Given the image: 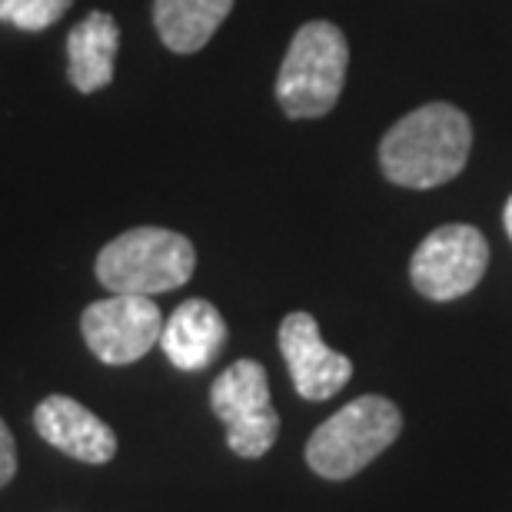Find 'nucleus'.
Returning a JSON list of instances; mask_svg holds the SVG:
<instances>
[{
    "instance_id": "obj_1",
    "label": "nucleus",
    "mask_w": 512,
    "mask_h": 512,
    "mask_svg": "<svg viewBox=\"0 0 512 512\" xmlns=\"http://www.w3.org/2000/svg\"><path fill=\"white\" fill-rule=\"evenodd\" d=\"M473 150V124L459 107L433 100L396 120L380 143V170L389 183L433 190L459 177Z\"/></svg>"
},
{
    "instance_id": "obj_2",
    "label": "nucleus",
    "mask_w": 512,
    "mask_h": 512,
    "mask_svg": "<svg viewBox=\"0 0 512 512\" xmlns=\"http://www.w3.org/2000/svg\"><path fill=\"white\" fill-rule=\"evenodd\" d=\"M350 44L330 20H310L293 34L276 74V104L290 120L326 117L340 104Z\"/></svg>"
},
{
    "instance_id": "obj_3",
    "label": "nucleus",
    "mask_w": 512,
    "mask_h": 512,
    "mask_svg": "<svg viewBox=\"0 0 512 512\" xmlns=\"http://www.w3.org/2000/svg\"><path fill=\"white\" fill-rule=\"evenodd\" d=\"M403 433V413L386 396H356L353 403L313 429L306 443V463L316 476L340 483L363 473Z\"/></svg>"
},
{
    "instance_id": "obj_4",
    "label": "nucleus",
    "mask_w": 512,
    "mask_h": 512,
    "mask_svg": "<svg viewBox=\"0 0 512 512\" xmlns=\"http://www.w3.org/2000/svg\"><path fill=\"white\" fill-rule=\"evenodd\" d=\"M197 270V250L183 233L133 227L97 253V280L110 293L157 296L180 290Z\"/></svg>"
},
{
    "instance_id": "obj_5",
    "label": "nucleus",
    "mask_w": 512,
    "mask_h": 512,
    "mask_svg": "<svg viewBox=\"0 0 512 512\" xmlns=\"http://www.w3.org/2000/svg\"><path fill=\"white\" fill-rule=\"evenodd\" d=\"M210 409L227 426V446L240 459H260L280 436L270 380L256 360H237L210 386Z\"/></svg>"
},
{
    "instance_id": "obj_6",
    "label": "nucleus",
    "mask_w": 512,
    "mask_h": 512,
    "mask_svg": "<svg viewBox=\"0 0 512 512\" xmlns=\"http://www.w3.org/2000/svg\"><path fill=\"white\" fill-rule=\"evenodd\" d=\"M489 266V243L469 223H446L419 243L409 260V280L426 300L449 303L473 293Z\"/></svg>"
},
{
    "instance_id": "obj_7",
    "label": "nucleus",
    "mask_w": 512,
    "mask_h": 512,
    "mask_svg": "<svg viewBox=\"0 0 512 512\" xmlns=\"http://www.w3.org/2000/svg\"><path fill=\"white\" fill-rule=\"evenodd\" d=\"M87 350L107 366H130L160 343L163 313L153 296L110 293L80 316Z\"/></svg>"
},
{
    "instance_id": "obj_8",
    "label": "nucleus",
    "mask_w": 512,
    "mask_h": 512,
    "mask_svg": "<svg viewBox=\"0 0 512 512\" xmlns=\"http://www.w3.org/2000/svg\"><path fill=\"white\" fill-rule=\"evenodd\" d=\"M280 353L286 360V370H290L296 393L303 399H310V403H323V399L336 396L353 376L350 356L330 350V346L323 343L316 320L303 310L283 316Z\"/></svg>"
},
{
    "instance_id": "obj_9",
    "label": "nucleus",
    "mask_w": 512,
    "mask_h": 512,
    "mask_svg": "<svg viewBox=\"0 0 512 512\" xmlns=\"http://www.w3.org/2000/svg\"><path fill=\"white\" fill-rule=\"evenodd\" d=\"M34 429L44 443L60 449L70 459L104 466L117 456V436L97 413L70 396H47L34 409Z\"/></svg>"
},
{
    "instance_id": "obj_10",
    "label": "nucleus",
    "mask_w": 512,
    "mask_h": 512,
    "mask_svg": "<svg viewBox=\"0 0 512 512\" xmlns=\"http://www.w3.org/2000/svg\"><path fill=\"white\" fill-rule=\"evenodd\" d=\"M227 320L210 300H187L163 320L160 346L167 360L183 373H200L213 366V360L227 346Z\"/></svg>"
},
{
    "instance_id": "obj_11",
    "label": "nucleus",
    "mask_w": 512,
    "mask_h": 512,
    "mask_svg": "<svg viewBox=\"0 0 512 512\" xmlns=\"http://www.w3.org/2000/svg\"><path fill=\"white\" fill-rule=\"evenodd\" d=\"M120 27L107 10H94L67 34V77L80 94H97L114 80Z\"/></svg>"
},
{
    "instance_id": "obj_12",
    "label": "nucleus",
    "mask_w": 512,
    "mask_h": 512,
    "mask_svg": "<svg viewBox=\"0 0 512 512\" xmlns=\"http://www.w3.org/2000/svg\"><path fill=\"white\" fill-rule=\"evenodd\" d=\"M233 0H153V27L173 54H197L230 17Z\"/></svg>"
},
{
    "instance_id": "obj_13",
    "label": "nucleus",
    "mask_w": 512,
    "mask_h": 512,
    "mask_svg": "<svg viewBox=\"0 0 512 512\" xmlns=\"http://www.w3.org/2000/svg\"><path fill=\"white\" fill-rule=\"evenodd\" d=\"M74 0H0V24H10L27 34L54 27Z\"/></svg>"
},
{
    "instance_id": "obj_14",
    "label": "nucleus",
    "mask_w": 512,
    "mask_h": 512,
    "mask_svg": "<svg viewBox=\"0 0 512 512\" xmlns=\"http://www.w3.org/2000/svg\"><path fill=\"white\" fill-rule=\"evenodd\" d=\"M17 476V443L14 433L7 429V423L0 419V489Z\"/></svg>"
},
{
    "instance_id": "obj_15",
    "label": "nucleus",
    "mask_w": 512,
    "mask_h": 512,
    "mask_svg": "<svg viewBox=\"0 0 512 512\" xmlns=\"http://www.w3.org/2000/svg\"><path fill=\"white\" fill-rule=\"evenodd\" d=\"M503 223H506V233H509V240H512V197L506 203V213H503Z\"/></svg>"
}]
</instances>
